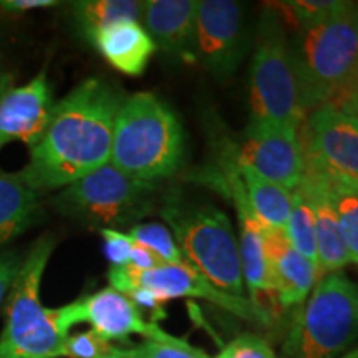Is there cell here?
<instances>
[{"label": "cell", "instance_id": "obj_21", "mask_svg": "<svg viewBox=\"0 0 358 358\" xmlns=\"http://www.w3.org/2000/svg\"><path fill=\"white\" fill-rule=\"evenodd\" d=\"M307 164V163H303ZM313 166V164H312ZM319 168V166H315ZM350 262L358 264V181L319 168Z\"/></svg>", "mask_w": 358, "mask_h": 358}, {"label": "cell", "instance_id": "obj_18", "mask_svg": "<svg viewBox=\"0 0 358 358\" xmlns=\"http://www.w3.org/2000/svg\"><path fill=\"white\" fill-rule=\"evenodd\" d=\"M92 42L106 62L128 77H140L156 45L140 22H120L93 35Z\"/></svg>", "mask_w": 358, "mask_h": 358}, {"label": "cell", "instance_id": "obj_11", "mask_svg": "<svg viewBox=\"0 0 358 358\" xmlns=\"http://www.w3.org/2000/svg\"><path fill=\"white\" fill-rule=\"evenodd\" d=\"M55 312L58 327L65 335H70L71 327L78 324H90L93 332L108 342H128L131 335H143L146 340H159L168 335L155 322L145 320L141 308L113 287L90 294L55 308Z\"/></svg>", "mask_w": 358, "mask_h": 358}, {"label": "cell", "instance_id": "obj_23", "mask_svg": "<svg viewBox=\"0 0 358 358\" xmlns=\"http://www.w3.org/2000/svg\"><path fill=\"white\" fill-rule=\"evenodd\" d=\"M285 236L289 243L301 256L308 259L313 266L319 268V252H317V229L315 216L310 201L301 187L292 191V206L290 216L285 226Z\"/></svg>", "mask_w": 358, "mask_h": 358}, {"label": "cell", "instance_id": "obj_17", "mask_svg": "<svg viewBox=\"0 0 358 358\" xmlns=\"http://www.w3.org/2000/svg\"><path fill=\"white\" fill-rule=\"evenodd\" d=\"M299 187L306 192L313 208L317 229V252H319V275L342 271L350 264L347 248L340 234L337 216L330 203L324 176L319 168L303 164V174Z\"/></svg>", "mask_w": 358, "mask_h": 358}, {"label": "cell", "instance_id": "obj_35", "mask_svg": "<svg viewBox=\"0 0 358 358\" xmlns=\"http://www.w3.org/2000/svg\"><path fill=\"white\" fill-rule=\"evenodd\" d=\"M342 358H358V347L353 348V350H350V352H347Z\"/></svg>", "mask_w": 358, "mask_h": 358}, {"label": "cell", "instance_id": "obj_24", "mask_svg": "<svg viewBox=\"0 0 358 358\" xmlns=\"http://www.w3.org/2000/svg\"><path fill=\"white\" fill-rule=\"evenodd\" d=\"M348 2H337V0H290V2L279 3L280 13L284 12V24H290L294 30L310 29L322 22L332 19L347 7Z\"/></svg>", "mask_w": 358, "mask_h": 358}, {"label": "cell", "instance_id": "obj_15", "mask_svg": "<svg viewBox=\"0 0 358 358\" xmlns=\"http://www.w3.org/2000/svg\"><path fill=\"white\" fill-rule=\"evenodd\" d=\"M264 256L282 308L301 307L319 282V268L290 245L285 231L262 227Z\"/></svg>", "mask_w": 358, "mask_h": 358}, {"label": "cell", "instance_id": "obj_28", "mask_svg": "<svg viewBox=\"0 0 358 358\" xmlns=\"http://www.w3.org/2000/svg\"><path fill=\"white\" fill-rule=\"evenodd\" d=\"M216 358H279L272 347L256 334H243L231 340Z\"/></svg>", "mask_w": 358, "mask_h": 358}, {"label": "cell", "instance_id": "obj_16", "mask_svg": "<svg viewBox=\"0 0 358 358\" xmlns=\"http://www.w3.org/2000/svg\"><path fill=\"white\" fill-rule=\"evenodd\" d=\"M194 0H150L143 2L141 20L156 48L185 62H196Z\"/></svg>", "mask_w": 358, "mask_h": 358}, {"label": "cell", "instance_id": "obj_9", "mask_svg": "<svg viewBox=\"0 0 358 358\" xmlns=\"http://www.w3.org/2000/svg\"><path fill=\"white\" fill-rule=\"evenodd\" d=\"M108 280L110 287L123 294H129L134 289H146L163 303L173 299H201L250 324L262 327L271 324V319L249 299L234 297L217 289L187 262L163 264L151 271H138L131 266L110 267Z\"/></svg>", "mask_w": 358, "mask_h": 358}, {"label": "cell", "instance_id": "obj_25", "mask_svg": "<svg viewBox=\"0 0 358 358\" xmlns=\"http://www.w3.org/2000/svg\"><path fill=\"white\" fill-rule=\"evenodd\" d=\"M116 353L123 358H211L201 348L169 334L164 338L145 340L138 345H116Z\"/></svg>", "mask_w": 358, "mask_h": 358}, {"label": "cell", "instance_id": "obj_8", "mask_svg": "<svg viewBox=\"0 0 358 358\" xmlns=\"http://www.w3.org/2000/svg\"><path fill=\"white\" fill-rule=\"evenodd\" d=\"M155 182L131 178L106 163L53 198L64 216L95 226H123L145 217L155 204Z\"/></svg>", "mask_w": 358, "mask_h": 358}, {"label": "cell", "instance_id": "obj_37", "mask_svg": "<svg viewBox=\"0 0 358 358\" xmlns=\"http://www.w3.org/2000/svg\"><path fill=\"white\" fill-rule=\"evenodd\" d=\"M105 358H123V357H120L118 353H116V348H115V353H113V355H110V357H105Z\"/></svg>", "mask_w": 358, "mask_h": 358}, {"label": "cell", "instance_id": "obj_4", "mask_svg": "<svg viewBox=\"0 0 358 358\" xmlns=\"http://www.w3.org/2000/svg\"><path fill=\"white\" fill-rule=\"evenodd\" d=\"M55 249V239L35 241L7 295L6 327L0 335V358H60L65 335L57 322L55 308L40 302V284Z\"/></svg>", "mask_w": 358, "mask_h": 358}, {"label": "cell", "instance_id": "obj_5", "mask_svg": "<svg viewBox=\"0 0 358 358\" xmlns=\"http://www.w3.org/2000/svg\"><path fill=\"white\" fill-rule=\"evenodd\" d=\"M358 337V285L342 271L322 275L295 313L282 358H338Z\"/></svg>", "mask_w": 358, "mask_h": 358}, {"label": "cell", "instance_id": "obj_26", "mask_svg": "<svg viewBox=\"0 0 358 358\" xmlns=\"http://www.w3.org/2000/svg\"><path fill=\"white\" fill-rule=\"evenodd\" d=\"M128 236L134 243L145 245L150 250H153L156 256H159L166 264H185L186 259L182 256L181 249L173 239L171 232L168 227L158 222L136 224L129 229Z\"/></svg>", "mask_w": 358, "mask_h": 358}, {"label": "cell", "instance_id": "obj_27", "mask_svg": "<svg viewBox=\"0 0 358 358\" xmlns=\"http://www.w3.org/2000/svg\"><path fill=\"white\" fill-rule=\"evenodd\" d=\"M116 345L100 337L93 330L69 335L65 340L64 357L69 358H105L115 353Z\"/></svg>", "mask_w": 358, "mask_h": 358}, {"label": "cell", "instance_id": "obj_34", "mask_svg": "<svg viewBox=\"0 0 358 358\" xmlns=\"http://www.w3.org/2000/svg\"><path fill=\"white\" fill-rule=\"evenodd\" d=\"M350 13H352V19L355 22L357 29H358V2H350Z\"/></svg>", "mask_w": 358, "mask_h": 358}, {"label": "cell", "instance_id": "obj_19", "mask_svg": "<svg viewBox=\"0 0 358 358\" xmlns=\"http://www.w3.org/2000/svg\"><path fill=\"white\" fill-rule=\"evenodd\" d=\"M38 191L19 173L0 171V254L17 237L38 222Z\"/></svg>", "mask_w": 358, "mask_h": 358}, {"label": "cell", "instance_id": "obj_31", "mask_svg": "<svg viewBox=\"0 0 358 358\" xmlns=\"http://www.w3.org/2000/svg\"><path fill=\"white\" fill-rule=\"evenodd\" d=\"M163 264H166V262H164L159 256H156L153 250L145 248V245H140L138 243H134L128 266L138 268V271H151V268L163 266Z\"/></svg>", "mask_w": 358, "mask_h": 358}, {"label": "cell", "instance_id": "obj_6", "mask_svg": "<svg viewBox=\"0 0 358 358\" xmlns=\"http://www.w3.org/2000/svg\"><path fill=\"white\" fill-rule=\"evenodd\" d=\"M284 25L275 7L264 8L250 65V122L299 128L306 111Z\"/></svg>", "mask_w": 358, "mask_h": 358}, {"label": "cell", "instance_id": "obj_32", "mask_svg": "<svg viewBox=\"0 0 358 358\" xmlns=\"http://www.w3.org/2000/svg\"><path fill=\"white\" fill-rule=\"evenodd\" d=\"M52 6H57V2H53V0H7V2H0V7L8 12H27Z\"/></svg>", "mask_w": 358, "mask_h": 358}, {"label": "cell", "instance_id": "obj_7", "mask_svg": "<svg viewBox=\"0 0 358 358\" xmlns=\"http://www.w3.org/2000/svg\"><path fill=\"white\" fill-rule=\"evenodd\" d=\"M163 217L176 232L186 262L224 292L244 299L239 248L229 217L209 204H185L169 199Z\"/></svg>", "mask_w": 358, "mask_h": 358}, {"label": "cell", "instance_id": "obj_14", "mask_svg": "<svg viewBox=\"0 0 358 358\" xmlns=\"http://www.w3.org/2000/svg\"><path fill=\"white\" fill-rule=\"evenodd\" d=\"M53 110L47 75L38 73L24 87L7 88L0 95V150L8 143L37 145Z\"/></svg>", "mask_w": 358, "mask_h": 358}, {"label": "cell", "instance_id": "obj_22", "mask_svg": "<svg viewBox=\"0 0 358 358\" xmlns=\"http://www.w3.org/2000/svg\"><path fill=\"white\" fill-rule=\"evenodd\" d=\"M75 19L92 40L93 35L120 22H140L143 2L134 0H85L75 3Z\"/></svg>", "mask_w": 358, "mask_h": 358}, {"label": "cell", "instance_id": "obj_30", "mask_svg": "<svg viewBox=\"0 0 358 358\" xmlns=\"http://www.w3.org/2000/svg\"><path fill=\"white\" fill-rule=\"evenodd\" d=\"M22 262H24V259L15 250H3L0 254V307H2L3 301H7V295L10 292L17 274H19Z\"/></svg>", "mask_w": 358, "mask_h": 358}, {"label": "cell", "instance_id": "obj_1", "mask_svg": "<svg viewBox=\"0 0 358 358\" xmlns=\"http://www.w3.org/2000/svg\"><path fill=\"white\" fill-rule=\"evenodd\" d=\"M123 100L113 85L88 78L53 105L50 122L20 171L25 181L38 192L52 191L110 163L115 120Z\"/></svg>", "mask_w": 358, "mask_h": 358}, {"label": "cell", "instance_id": "obj_2", "mask_svg": "<svg viewBox=\"0 0 358 358\" xmlns=\"http://www.w3.org/2000/svg\"><path fill=\"white\" fill-rule=\"evenodd\" d=\"M186 136L178 115L155 93L124 98L115 120L110 163L128 176L155 182L185 163Z\"/></svg>", "mask_w": 358, "mask_h": 358}, {"label": "cell", "instance_id": "obj_12", "mask_svg": "<svg viewBox=\"0 0 358 358\" xmlns=\"http://www.w3.org/2000/svg\"><path fill=\"white\" fill-rule=\"evenodd\" d=\"M303 163L358 181V122L332 105L308 111L299 127Z\"/></svg>", "mask_w": 358, "mask_h": 358}, {"label": "cell", "instance_id": "obj_29", "mask_svg": "<svg viewBox=\"0 0 358 358\" xmlns=\"http://www.w3.org/2000/svg\"><path fill=\"white\" fill-rule=\"evenodd\" d=\"M101 237L103 244H105V256L111 262V267L128 266L134 245L131 237L124 234V232L111 229V227H103Z\"/></svg>", "mask_w": 358, "mask_h": 358}, {"label": "cell", "instance_id": "obj_36", "mask_svg": "<svg viewBox=\"0 0 358 358\" xmlns=\"http://www.w3.org/2000/svg\"><path fill=\"white\" fill-rule=\"evenodd\" d=\"M7 88H3V77H2V73H0V95H2L3 92H6Z\"/></svg>", "mask_w": 358, "mask_h": 358}, {"label": "cell", "instance_id": "obj_13", "mask_svg": "<svg viewBox=\"0 0 358 358\" xmlns=\"http://www.w3.org/2000/svg\"><path fill=\"white\" fill-rule=\"evenodd\" d=\"M236 158L261 178L294 191L303 174L299 128L249 122Z\"/></svg>", "mask_w": 358, "mask_h": 358}, {"label": "cell", "instance_id": "obj_10", "mask_svg": "<svg viewBox=\"0 0 358 358\" xmlns=\"http://www.w3.org/2000/svg\"><path fill=\"white\" fill-rule=\"evenodd\" d=\"M249 48L244 6L232 0H203L196 8V58L214 77H232Z\"/></svg>", "mask_w": 358, "mask_h": 358}, {"label": "cell", "instance_id": "obj_20", "mask_svg": "<svg viewBox=\"0 0 358 358\" xmlns=\"http://www.w3.org/2000/svg\"><path fill=\"white\" fill-rule=\"evenodd\" d=\"M237 168H239L250 209L261 226L284 231L290 216L292 191L261 178L239 161H237Z\"/></svg>", "mask_w": 358, "mask_h": 358}, {"label": "cell", "instance_id": "obj_33", "mask_svg": "<svg viewBox=\"0 0 358 358\" xmlns=\"http://www.w3.org/2000/svg\"><path fill=\"white\" fill-rule=\"evenodd\" d=\"M338 110H342L343 113H347L358 122V85L352 90V93L345 98V101L338 106Z\"/></svg>", "mask_w": 358, "mask_h": 358}, {"label": "cell", "instance_id": "obj_3", "mask_svg": "<svg viewBox=\"0 0 358 358\" xmlns=\"http://www.w3.org/2000/svg\"><path fill=\"white\" fill-rule=\"evenodd\" d=\"M302 108H338L358 85V29L350 2L332 19L297 32L290 45Z\"/></svg>", "mask_w": 358, "mask_h": 358}]
</instances>
